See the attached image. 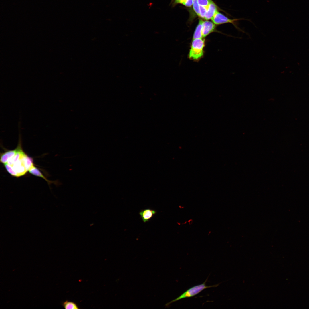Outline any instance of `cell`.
Segmentation results:
<instances>
[{
  "mask_svg": "<svg viewBox=\"0 0 309 309\" xmlns=\"http://www.w3.org/2000/svg\"><path fill=\"white\" fill-rule=\"evenodd\" d=\"M207 279L203 283L191 287L176 299L167 303L165 305V306L168 307L171 304L181 299L193 297L197 295L205 289L208 288L217 287L219 285V284L211 286L206 285V283L207 280Z\"/></svg>",
  "mask_w": 309,
  "mask_h": 309,
  "instance_id": "cell-1",
  "label": "cell"
},
{
  "mask_svg": "<svg viewBox=\"0 0 309 309\" xmlns=\"http://www.w3.org/2000/svg\"><path fill=\"white\" fill-rule=\"evenodd\" d=\"M205 41L202 39H193L189 54V57L193 60H198L203 54Z\"/></svg>",
  "mask_w": 309,
  "mask_h": 309,
  "instance_id": "cell-2",
  "label": "cell"
},
{
  "mask_svg": "<svg viewBox=\"0 0 309 309\" xmlns=\"http://www.w3.org/2000/svg\"><path fill=\"white\" fill-rule=\"evenodd\" d=\"M211 20L216 25L231 23L239 31L246 33L238 27V21L240 20L248 19L242 18L230 19L217 11Z\"/></svg>",
  "mask_w": 309,
  "mask_h": 309,
  "instance_id": "cell-3",
  "label": "cell"
},
{
  "mask_svg": "<svg viewBox=\"0 0 309 309\" xmlns=\"http://www.w3.org/2000/svg\"><path fill=\"white\" fill-rule=\"evenodd\" d=\"M156 213L157 211L155 210L147 208L141 210L139 214L143 221L145 223L149 221Z\"/></svg>",
  "mask_w": 309,
  "mask_h": 309,
  "instance_id": "cell-4",
  "label": "cell"
},
{
  "mask_svg": "<svg viewBox=\"0 0 309 309\" xmlns=\"http://www.w3.org/2000/svg\"><path fill=\"white\" fill-rule=\"evenodd\" d=\"M215 25L213 22L207 20L203 21L202 25V34L203 37H206L215 30Z\"/></svg>",
  "mask_w": 309,
  "mask_h": 309,
  "instance_id": "cell-5",
  "label": "cell"
},
{
  "mask_svg": "<svg viewBox=\"0 0 309 309\" xmlns=\"http://www.w3.org/2000/svg\"><path fill=\"white\" fill-rule=\"evenodd\" d=\"M217 11V5L212 1L207 8L204 19L207 20L211 19Z\"/></svg>",
  "mask_w": 309,
  "mask_h": 309,
  "instance_id": "cell-6",
  "label": "cell"
},
{
  "mask_svg": "<svg viewBox=\"0 0 309 309\" xmlns=\"http://www.w3.org/2000/svg\"><path fill=\"white\" fill-rule=\"evenodd\" d=\"M17 151L16 148L14 150L6 151L1 153L0 159L1 163L4 164L7 163L9 160L15 155Z\"/></svg>",
  "mask_w": 309,
  "mask_h": 309,
  "instance_id": "cell-7",
  "label": "cell"
},
{
  "mask_svg": "<svg viewBox=\"0 0 309 309\" xmlns=\"http://www.w3.org/2000/svg\"><path fill=\"white\" fill-rule=\"evenodd\" d=\"M203 21L200 19L195 29L193 36V39H202L203 37L202 34V25Z\"/></svg>",
  "mask_w": 309,
  "mask_h": 309,
  "instance_id": "cell-8",
  "label": "cell"
},
{
  "mask_svg": "<svg viewBox=\"0 0 309 309\" xmlns=\"http://www.w3.org/2000/svg\"><path fill=\"white\" fill-rule=\"evenodd\" d=\"M29 173L35 176L41 177L44 179L49 183H52V182L48 180L42 173L41 171L34 165H33L28 171Z\"/></svg>",
  "mask_w": 309,
  "mask_h": 309,
  "instance_id": "cell-9",
  "label": "cell"
},
{
  "mask_svg": "<svg viewBox=\"0 0 309 309\" xmlns=\"http://www.w3.org/2000/svg\"><path fill=\"white\" fill-rule=\"evenodd\" d=\"M63 306L65 309H79L77 305L74 302L66 301L63 303Z\"/></svg>",
  "mask_w": 309,
  "mask_h": 309,
  "instance_id": "cell-10",
  "label": "cell"
},
{
  "mask_svg": "<svg viewBox=\"0 0 309 309\" xmlns=\"http://www.w3.org/2000/svg\"><path fill=\"white\" fill-rule=\"evenodd\" d=\"M192 5L195 13L199 17V5L198 3V0H193Z\"/></svg>",
  "mask_w": 309,
  "mask_h": 309,
  "instance_id": "cell-11",
  "label": "cell"
},
{
  "mask_svg": "<svg viewBox=\"0 0 309 309\" xmlns=\"http://www.w3.org/2000/svg\"><path fill=\"white\" fill-rule=\"evenodd\" d=\"M4 165L6 170L9 174L13 176L17 177L16 173L9 165L7 163Z\"/></svg>",
  "mask_w": 309,
  "mask_h": 309,
  "instance_id": "cell-12",
  "label": "cell"
},
{
  "mask_svg": "<svg viewBox=\"0 0 309 309\" xmlns=\"http://www.w3.org/2000/svg\"><path fill=\"white\" fill-rule=\"evenodd\" d=\"M207 8L202 6L199 5V17L205 19Z\"/></svg>",
  "mask_w": 309,
  "mask_h": 309,
  "instance_id": "cell-13",
  "label": "cell"
},
{
  "mask_svg": "<svg viewBox=\"0 0 309 309\" xmlns=\"http://www.w3.org/2000/svg\"><path fill=\"white\" fill-rule=\"evenodd\" d=\"M212 1V0H198V2L199 5L204 6L207 8Z\"/></svg>",
  "mask_w": 309,
  "mask_h": 309,
  "instance_id": "cell-14",
  "label": "cell"
},
{
  "mask_svg": "<svg viewBox=\"0 0 309 309\" xmlns=\"http://www.w3.org/2000/svg\"><path fill=\"white\" fill-rule=\"evenodd\" d=\"M193 0H185L181 4L187 7H191L193 5Z\"/></svg>",
  "mask_w": 309,
  "mask_h": 309,
  "instance_id": "cell-15",
  "label": "cell"
},
{
  "mask_svg": "<svg viewBox=\"0 0 309 309\" xmlns=\"http://www.w3.org/2000/svg\"><path fill=\"white\" fill-rule=\"evenodd\" d=\"M185 0H175L173 5H175L178 3L182 4Z\"/></svg>",
  "mask_w": 309,
  "mask_h": 309,
  "instance_id": "cell-16",
  "label": "cell"
}]
</instances>
